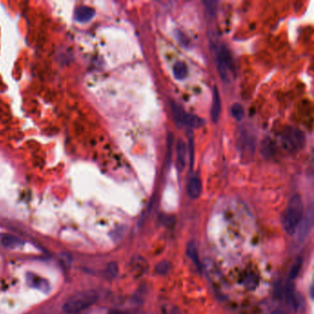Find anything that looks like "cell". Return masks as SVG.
Instances as JSON below:
<instances>
[{
    "label": "cell",
    "mask_w": 314,
    "mask_h": 314,
    "mask_svg": "<svg viewBox=\"0 0 314 314\" xmlns=\"http://www.w3.org/2000/svg\"><path fill=\"white\" fill-rule=\"evenodd\" d=\"M217 70L223 79L228 78L229 71L233 70V59L230 51L226 47H220L216 54Z\"/></svg>",
    "instance_id": "277c9868"
},
{
    "label": "cell",
    "mask_w": 314,
    "mask_h": 314,
    "mask_svg": "<svg viewBox=\"0 0 314 314\" xmlns=\"http://www.w3.org/2000/svg\"><path fill=\"white\" fill-rule=\"evenodd\" d=\"M301 265H302V261L300 258H298V260L294 263V265H292L291 269H290V279H294L298 276V273L301 269Z\"/></svg>",
    "instance_id": "d6986e66"
},
{
    "label": "cell",
    "mask_w": 314,
    "mask_h": 314,
    "mask_svg": "<svg viewBox=\"0 0 314 314\" xmlns=\"http://www.w3.org/2000/svg\"><path fill=\"white\" fill-rule=\"evenodd\" d=\"M27 283L29 284L30 287H32L33 289L36 290H41L43 292H46L49 290V283L42 278L41 276L35 275V274L29 273L27 274Z\"/></svg>",
    "instance_id": "8992f818"
},
{
    "label": "cell",
    "mask_w": 314,
    "mask_h": 314,
    "mask_svg": "<svg viewBox=\"0 0 314 314\" xmlns=\"http://www.w3.org/2000/svg\"><path fill=\"white\" fill-rule=\"evenodd\" d=\"M173 113H174V120L178 124H184V120L186 113L184 112L183 108L177 104V103H173Z\"/></svg>",
    "instance_id": "4fadbf2b"
},
{
    "label": "cell",
    "mask_w": 314,
    "mask_h": 314,
    "mask_svg": "<svg viewBox=\"0 0 314 314\" xmlns=\"http://www.w3.org/2000/svg\"><path fill=\"white\" fill-rule=\"evenodd\" d=\"M203 124H204V121L198 116L186 114L185 120H184V124H188V125H190L191 127L196 128V127L202 126Z\"/></svg>",
    "instance_id": "9a60e30c"
},
{
    "label": "cell",
    "mask_w": 314,
    "mask_h": 314,
    "mask_svg": "<svg viewBox=\"0 0 314 314\" xmlns=\"http://www.w3.org/2000/svg\"><path fill=\"white\" fill-rule=\"evenodd\" d=\"M303 216V203L298 195L290 198L288 207L283 216V227L289 234H294Z\"/></svg>",
    "instance_id": "6da1fadb"
},
{
    "label": "cell",
    "mask_w": 314,
    "mask_h": 314,
    "mask_svg": "<svg viewBox=\"0 0 314 314\" xmlns=\"http://www.w3.org/2000/svg\"><path fill=\"white\" fill-rule=\"evenodd\" d=\"M232 115L237 121H241L244 117V109L240 103H234L232 107Z\"/></svg>",
    "instance_id": "ac0fdd59"
},
{
    "label": "cell",
    "mask_w": 314,
    "mask_h": 314,
    "mask_svg": "<svg viewBox=\"0 0 314 314\" xmlns=\"http://www.w3.org/2000/svg\"><path fill=\"white\" fill-rule=\"evenodd\" d=\"M109 314H124L122 312H120V311H116V310H114V311H111L110 313H109Z\"/></svg>",
    "instance_id": "603a6c76"
},
{
    "label": "cell",
    "mask_w": 314,
    "mask_h": 314,
    "mask_svg": "<svg viewBox=\"0 0 314 314\" xmlns=\"http://www.w3.org/2000/svg\"><path fill=\"white\" fill-rule=\"evenodd\" d=\"M118 273V266L116 263H111L108 265L106 269V274L109 277H116V275Z\"/></svg>",
    "instance_id": "44dd1931"
},
{
    "label": "cell",
    "mask_w": 314,
    "mask_h": 314,
    "mask_svg": "<svg viewBox=\"0 0 314 314\" xmlns=\"http://www.w3.org/2000/svg\"><path fill=\"white\" fill-rule=\"evenodd\" d=\"M187 255L190 257L191 259L194 261V263L197 266H200V261H199L198 254L197 250L195 245L194 242H190L187 247Z\"/></svg>",
    "instance_id": "e0dca14e"
},
{
    "label": "cell",
    "mask_w": 314,
    "mask_h": 314,
    "mask_svg": "<svg viewBox=\"0 0 314 314\" xmlns=\"http://www.w3.org/2000/svg\"><path fill=\"white\" fill-rule=\"evenodd\" d=\"M281 144L286 150L290 152L296 151L303 148L305 144V136L297 128L288 126L282 133Z\"/></svg>",
    "instance_id": "3957f363"
},
{
    "label": "cell",
    "mask_w": 314,
    "mask_h": 314,
    "mask_svg": "<svg viewBox=\"0 0 314 314\" xmlns=\"http://www.w3.org/2000/svg\"><path fill=\"white\" fill-rule=\"evenodd\" d=\"M23 244V241L9 233H0V245L8 249H15Z\"/></svg>",
    "instance_id": "52a82bcc"
},
{
    "label": "cell",
    "mask_w": 314,
    "mask_h": 314,
    "mask_svg": "<svg viewBox=\"0 0 314 314\" xmlns=\"http://www.w3.org/2000/svg\"><path fill=\"white\" fill-rule=\"evenodd\" d=\"M174 78L178 80H182L188 76V67L183 62H176L173 67Z\"/></svg>",
    "instance_id": "7c38bea8"
},
{
    "label": "cell",
    "mask_w": 314,
    "mask_h": 314,
    "mask_svg": "<svg viewBox=\"0 0 314 314\" xmlns=\"http://www.w3.org/2000/svg\"><path fill=\"white\" fill-rule=\"evenodd\" d=\"M170 268H171V265H170V264H169L168 262H165V261H164V262H161V263H159V264L157 265V267H156V272H157V274H160V275H165V274L169 272Z\"/></svg>",
    "instance_id": "ffe728a7"
},
{
    "label": "cell",
    "mask_w": 314,
    "mask_h": 314,
    "mask_svg": "<svg viewBox=\"0 0 314 314\" xmlns=\"http://www.w3.org/2000/svg\"><path fill=\"white\" fill-rule=\"evenodd\" d=\"M187 193L192 199L198 198L202 193V182L198 177H193L187 185Z\"/></svg>",
    "instance_id": "30bf717a"
},
{
    "label": "cell",
    "mask_w": 314,
    "mask_h": 314,
    "mask_svg": "<svg viewBox=\"0 0 314 314\" xmlns=\"http://www.w3.org/2000/svg\"><path fill=\"white\" fill-rule=\"evenodd\" d=\"M187 154H188L187 145L185 144L184 141L179 139L177 143V161H178L179 168L181 170H183V168L186 165Z\"/></svg>",
    "instance_id": "8fae6325"
},
{
    "label": "cell",
    "mask_w": 314,
    "mask_h": 314,
    "mask_svg": "<svg viewBox=\"0 0 314 314\" xmlns=\"http://www.w3.org/2000/svg\"><path fill=\"white\" fill-rule=\"evenodd\" d=\"M95 16V10L91 7L83 6L75 11V19L79 22H88Z\"/></svg>",
    "instance_id": "ba28073f"
},
{
    "label": "cell",
    "mask_w": 314,
    "mask_h": 314,
    "mask_svg": "<svg viewBox=\"0 0 314 314\" xmlns=\"http://www.w3.org/2000/svg\"><path fill=\"white\" fill-rule=\"evenodd\" d=\"M188 137H189V144H188L187 149H189L191 165H193V163H194V142H193V137L191 135L190 137L188 136Z\"/></svg>",
    "instance_id": "7402d4cb"
},
{
    "label": "cell",
    "mask_w": 314,
    "mask_h": 314,
    "mask_svg": "<svg viewBox=\"0 0 314 314\" xmlns=\"http://www.w3.org/2000/svg\"><path fill=\"white\" fill-rule=\"evenodd\" d=\"M242 283L249 290H254L255 288H256L257 283H258L256 275L254 273L246 274L242 277Z\"/></svg>",
    "instance_id": "5bb4252c"
},
{
    "label": "cell",
    "mask_w": 314,
    "mask_h": 314,
    "mask_svg": "<svg viewBox=\"0 0 314 314\" xmlns=\"http://www.w3.org/2000/svg\"><path fill=\"white\" fill-rule=\"evenodd\" d=\"M221 113V99L219 96L218 90L216 87L213 91V99H212V108H211V117L214 122H217Z\"/></svg>",
    "instance_id": "9c48e42d"
},
{
    "label": "cell",
    "mask_w": 314,
    "mask_h": 314,
    "mask_svg": "<svg viewBox=\"0 0 314 314\" xmlns=\"http://www.w3.org/2000/svg\"><path fill=\"white\" fill-rule=\"evenodd\" d=\"M271 314H283L282 312H279V311H275V312H273Z\"/></svg>",
    "instance_id": "cb8c5ba5"
},
{
    "label": "cell",
    "mask_w": 314,
    "mask_h": 314,
    "mask_svg": "<svg viewBox=\"0 0 314 314\" xmlns=\"http://www.w3.org/2000/svg\"><path fill=\"white\" fill-rule=\"evenodd\" d=\"M98 299V295L94 291H85L78 293L67 299L63 310L66 314H77L87 310Z\"/></svg>",
    "instance_id": "7a4b0ae2"
},
{
    "label": "cell",
    "mask_w": 314,
    "mask_h": 314,
    "mask_svg": "<svg viewBox=\"0 0 314 314\" xmlns=\"http://www.w3.org/2000/svg\"><path fill=\"white\" fill-rule=\"evenodd\" d=\"M314 224V210L313 207H310V209L307 211L306 215L302 216V219L298 224V229L296 232L297 233V240L298 241H302L305 240L309 232H311Z\"/></svg>",
    "instance_id": "5b68a950"
},
{
    "label": "cell",
    "mask_w": 314,
    "mask_h": 314,
    "mask_svg": "<svg viewBox=\"0 0 314 314\" xmlns=\"http://www.w3.org/2000/svg\"><path fill=\"white\" fill-rule=\"evenodd\" d=\"M275 150V145L272 141L270 139H266L264 141V143L262 144V152H263L264 156L268 157L273 156Z\"/></svg>",
    "instance_id": "2e32d148"
}]
</instances>
